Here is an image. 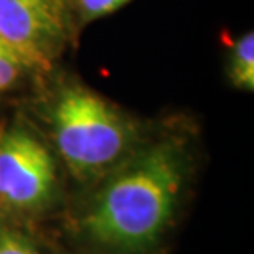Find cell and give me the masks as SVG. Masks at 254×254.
<instances>
[{
  "label": "cell",
  "instance_id": "cell-1",
  "mask_svg": "<svg viewBox=\"0 0 254 254\" xmlns=\"http://www.w3.org/2000/svg\"><path fill=\"white\" fill-rule=\"evenodd\" d=\"M184 184L182 154L170 142L142 150L108 180L83 226L99 245L144 250L174 215Z\"/></svg>",
  "mask_w": 254,
  "mask_h": 254
},
{
  "label": "cell",
  "instance_id": "cell-2",
  "mask_svg": "<svg viewBox=\"0 0 254 254\" xmlns=\"http://www.w3.org/2000/svg\"><path fill=\"white\" fill-rule=\"evenodd\" d=\"M50 119L60 155L78 177L96 175L113 167L134 137L129 119L113 103L81 83L58 89Z\"/></svg>",
  "mask_w": 254,
  "mask_h": 254
},
{
  "label": "cell",
  "instance_id": "cell-3",
  "mask_svg": "<svg viewBox=\"0 0 254 254\" xmlns=\"http://www.w3.org/2000/svg\"><path fill=\"white\" fill-rule=\"evenodd\" d=\"M74 25L69 0H0V38L33 73L53 68Z\"/></svg>",
  "mask_w": 254,
  "mask_h": 254
},
{
  "label": "cell",
  "instance_id": "cell-4",
  "mask_svg": "<svg viewBox=\"0 0 254 254\" xmlns=\"http://www.w3.org/2000/svg\"><path fill=\"white\" fill-rule=\"evenodd\" d=\"M57 185V167L48 149L22 126L0 132V203L33 210L47 203Z\"/></svg>",
  "mask_w": 254,
  "mask_h": 254
},
{
  "label": "cell",
  "instance_id": "cell-5",
  "mask_svg": "<svg viewBox=\"0 0 254 254\" xmlns=\"http://www.w3.org/2000/svg\"><path fill=\"white\" fill-rule=\"evenodd\" d=\"M230 79L236 88L254 91V35L245 33L233 45L228 60Z\"/></svg>",
  "mask_w": 254,
  "mask_h": 254
},
{
  "label": "cell",
  "instance_id": "cell-6",
  "mask_svg": "<svg viewBox=\"0 0 254 254\" xmlns=\"http://www.w3.org/2000/svg\"><path fill=\"white\" fill-rule=\"evenodd\" d=\"M129 2L130 0H74L71 7H73L74 18L78 17V22L84 25L118 12Z\"/></svg>",
  "mask_w": 254,
  "mask_h": 254
},
{
  "label": "cell",
  "instance_id": "cell-7",
  "mask_svg": "<svg viewBox=\"0 0 254 254\" xmlns=\"http://www.w3.org/2000/svg\"><path fill=\"white\" fill-rule=\"evenodd\" d=\"M25 73H28L27 66L17 57V53L0 38V91L13 88Z\"/></svg>",
  "mask_w": 254,
  "mask_h": 254
},
{
  "label": "cell",
  "instance_id": "cell-8",
  "mask_svg": "<svg viewBox=\"0 0 254 254\" xmlns=\"http://www.w3.org/2000/svg\"><path fill=\"white\" fill-rule=\"evenodd\" d=\"M0 254H38L27 238L18 233L5 231L0 235Z\"/></svg>",
  "mask_w": 254,
  "mask_h": 254
}]
</instances>
